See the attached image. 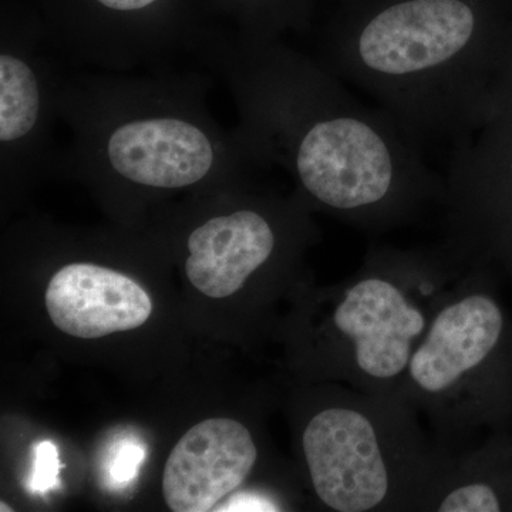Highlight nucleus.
<instances>
[{
	"label": "nucleus",
	"mask_w": 512,
	"mask_h": 512,
	"mask_svg": "<svg viewBox=\"0 0 512 512\" xmlns=\"http://www.w3.org/2000/svg\"><path fill=\"white\" fill-rule=\"evenodd\" d=\"M197 62L224 77L255 167L282 168L305 204L372 232L443 208L446 183L424 147L386 111L360 103L318 56L239 33L211 35Z\"/></svg>",
	"instance_id": "obj_1"
},
{
	"label": "nucleus",
	"mask_w": 512,
	"mask_h": 512,
	"mask_svg": "<svg viewBox=\"0 0 512 512\" xmlns=\"http://www.w3.org/2000/svg\"><path fill=\"white\" fill-rule=\"evenodd\" d=\"M208 87L204 74L177 69L67 70L59 116L70 141L57 167L119 195L239 183L255 164L237 128L212 116Z\"/></svg>",
	"instance_id": "obj_2"
},
{
	"label": "nucleus",
	"mask_w": 512,
	"mask_h": 512,
	"mask_svg": "<svg viewBox=\"0 0 512 512\" xmlns=\"http://www.w3.org/2000/svg\"><path fill=\"white\" fill-rule=\"evenodd\" d=\"M512 33L473 0H392L338 26L318 59L421 146L480 127Z\"/></svg>",
	"instance_id": "obj_3"
},
{
	"label": "nucleus",
	"mask_w": 512,
	"mask_h": 512,
	"mask_svg": "<svg viewBox=\"0 0 512 512\" xmlns=\"http://www.w3.org/2000/svg\"><path fill=\"white\" fill-rule=\"evenodd\" d=\"M473 265L447 241L430 249L370 248L355 274L320 299V373L400 396L434 313Z\"/></svg>",
	"instance_id": "obj_4"
},
{
	"label": "nucleus",
	"mask_w": 512,
	"mask_h": 512,
	"mask_svg": "<svg viewBox=\"0 0 512 512\" xmlns=\"http://www.w3.org/2000/svg\"><path fill=\"white\" fill-rule=\"evenodd\" d=\"M313 494L335 512H424L454 451L396 394L338 384L301 430Z\"/></svg>",
	"instance_id": "obj_5"
},
{
	"label": "nucleus",
	"mask_w": 512,
	"mask_h": 512,
	"mask_svg": "<svg viewBox=\"0 0 512 512\" xmlns=\"http://www.w3.org/2000/svg\"><path fill=\"white\" fill-rule=\"evenodd\" d=\"M491 279L487 266L468 269L434 313L400 389L454 453L512 419V319Z\"/></svg>",
	"instance_id": "obj_6"
},
{
	"label": "nucleus",
	"mask_w": 512,
	"mask_h": 512,
	"mask_svg": "<svg viewBox=\"0 0 512 512\" xmlns=\"http://www.w3.org/2000/svg\"><path fill=\"white\" fill-rule=\"evenodd\" d=\"M443 177L447 241L512 282V40L480 127L451 148Z\"/></svg>",
	"instance_id": "obj_7"
},
{
	"label": "nucleus",
	"mask_w": 512,
	"mask_h": 512,
	"mask_svg": "<svg viewBox=\"0 0 512 512\" xmlns=\"http://www.w3.org/2000/svg\"><path fill=\"white\" fill-rule=\"evenodd\" d=\"M301 198L244 197L197 221L185 238V274L214 299L245 288L256 274L292 258L312 234Z\"/></svg>",
	"instance_id": "obj_8"
},
{
	"label": "nucleus",
	"mask_w": 512,
	"mask_h": 512,
	"mask_svg": "<svg viewBox=\"0 0 512 512\" xmlns=\"http://www.w3.org/2000/svg\"><path fill=\"white\" fill-rule=\"evenodd\" d=\"M66 64L45 29L3 26L0 40V170L5 187H22L57 167L55 131Z\"/></svg>",
	"instance_id": "obj_9"
},
{
	"label": "nucleus",
	"mask_w": 512,
	"mask_h": 512,
	"mask_svg": "<svg viewBox=\"0 0 512 512\" xmlns=\"http://www.w3.org/2000/svg\"><path fill=\"white\" fill-rule=\"evenodd\" d=\"M247 426L208 419L192 427L171 451L163 474L165 503L174 512L214 511L245 483L258 463Z\"/></svg>",
	"instance_id": "obj_10"
},
{
	"label": "nucleus",
	"mask_w": 512,
	"mask_h": 512,
	"mask_svg": "<svg viewBox=\"0 0 512 512\" xmlns=\"http://www.w3.org/2000/svg\"><path fill=\"white\" fill-rule=\"evenodd\" d=\"M45 301L56 328L80 339L140 328L153 313L143 286L94 262L63 265L50 278Z\"/></svg>",
	"instance_id": "obj_11"
},
{
	"label": "nucleus",
	"mask_w": 512,
	"mask_h": 512,
	"mask_svg": "<svg viewBox=\"0 0 512 512\" xmlns=\"http://www.w3.org/2000/svg\"><path fill=\"white\" fill-rule=\"evenodd\" d=\"M424 512H512V429L453 453Z\"/></svg>",
	"instance_id": "obj_12"
},
{
	"label": "nucleus",
	"mask_w": 512,
	"mask_h": 512,
	"mask_svg": "<svg viewBox=\"0 0 512 512\" xmlns=\"http://www.w3.org/2000/svg\"><path fill=\"white\" fill-rule=\"evenodd\" d=\"M33 461L35 463L28 483L30 493H46L57 484L60 470L59 451L52 441H40L33 448Z\"/></svg>",
	"instance_id": "obj_13"
},
{
	"label": "nucleus",
	"mask_w": 512,
	"mask_h": 512,
	"mask_svg": "<svg viewBox=\"0 0 512 512\" xmlns=\"http://www.w3.org/2000/svg\"><path fill=\"white\" fill-rule=\"evenodd\" d=\"M144 460V448L137 443H123L110 464V477L116 483L127 484L136 477Z\"/></svg>",
	"instance_id": "obj_14"
},
{
	"label": "nucleus",
	"mask_w": 512,
	"mask_h": 512,
	"mask_svg": "<svg viewBox=\"0 0 512 512\" xmlns=\"http://www.w3.org/2000/svg\"><path fill=\"white\" fill-rule=\"evenodd\" d=\"M284 504L268 491L251 490L228 498L217 511H282Z\"/></svg>",
	"instance_id": "obj_15"
},
{
	"label": "nucleus",
	"mask_w": 512,
	"mask_h": 512,
	"mask_svg": "<svg viewBox=\"0 0 512 512\" xmlns=\"http://www.w3.org/2000/svg\"><path fill=\"white\" fill-rule=\"evenodd\" d=\"M0 511H13L12 508H9V505H5V503H2V508H0Z\"/></svg>",
	"instance_id": "obj_16"
}]
</instances>
